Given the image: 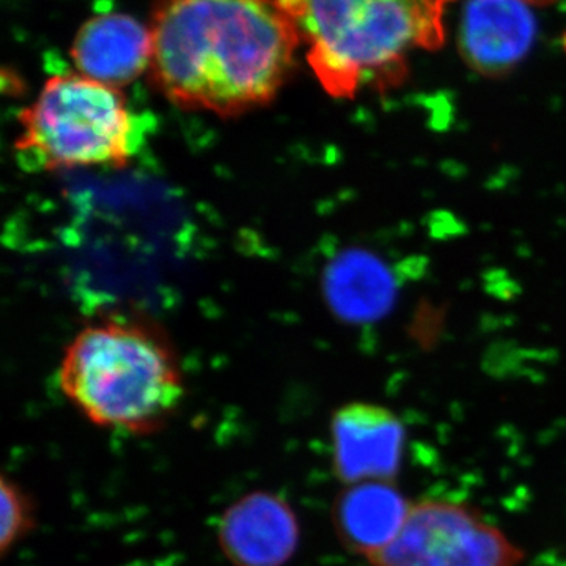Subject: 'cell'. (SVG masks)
Returning <instances> with one entry per match:
<instances>
[{
  "mask_svg": "<svg viewBox=\"0 0 566 566\" xmlns=\"http://www.w3.org/2000/svg\"><path fill=\"white\" fill-rule=\"evenodd\" d=\"M523 0H472L461 25V54L483 76H504L523 61L534 21Z\"/></svg>",
  "mask_w": 566,
  "mask_h": 566,
  "instance_id": "cell-9",
  "label": "cell"
},
{
  "mask_svg": "<svg viewBox=\"0 0 566 566\" xmlns=\"http://www.w3.org/2000/svg\"><path fill=\"white\" fill-rule=\"evenodd\" d=\"M453 0H281L319 85L334 98L398 87L416 52L447 40Z\"/></svg>",
  "mask_w": 566,
  "mask_h": 566,
  "instance_id": "cell-2",
  "label": "cell"
},
{
  "mask_svg": "<svg viewBox=\"0 0 566 566\" xmlns=\"http://www.w3.org/2000/svg\"><path fill=\"white\" fill-rule=\"evenodd\" d=\"M411 504L392 482L345 486L333 505V526L338 542L349 553L368 560L394 542Z\"/></svg>",
  "mask_w": 566,
  "mask_h": 566,
  "instance_id": "cell-10",
  "label": "cell"
},
{
  "mask_svg": "<svg viewBox=\"0 0 566 566\" xmlns=\"http://www.w3.org/2000/svg\"><path fill=\"white\" fill-rule=\"evenodd\" d=\"M523 2H526L527 6H549V3L556 2V0H523Z\"/></svg>",
  "mask_w": 566,
  "mask_h": 566,
  "instance_id": "cell-13",
  "label": "cell"
},
{
  "mask_svg": "<svg viewBox=\"0 0 566 566\" xmlns=\"http://www.w3.org/2000/svg\"><path fill=\"white\" fill-rule=\"evenodd\" d=\"M333 471L345 486L392 482L403 468L408 431L392 409L352 401L335 409L329 422Z\"/></svg>",
  "mask_w": 566,
  "mask_h": 566,
  "instance_id": "cell-6",
  "label": "cell"
},
{
  "mask_svg": "<svg viewBox=\"0 0 566 566\" xmlns=\"http://www.w3.org/2000/svg\"><path fill=\"white\" fill-rule=\"evenodd\" d=\"M148 28L156 87L222 117L273 102L303 48L281 0H155Z\"/></svg>",
  "mask_w": 566,
  "mask_h": 566,
  "instance_id": "cell-1",
  "label": "cell"
},
{
  "mask_svg": "<svg viewBox=\"0 0 566 566\" xmlns=\"http://www.w3.org/2000/svg\"><path fill=\"white\" fill-rule=\"evenodd\" d=\"M0 494H2L0 553L6 557L35 528L36 505L32 495L9 475H2L0 480Z\"/></svg>",
  "mask_w": 566,
  "mask_h": 566,
  "instance_id": "cell-12",
  "label": "cell"
},
{
  "mask_svg": "<svg viewBox=\"0 0 566 566\" xmlns=\"http://www.w3.org/2000/svg\"><path fill=\"white\" fill-rule=\"evenodd\" d=\"M57 379L85 420L132 436L164 430L185 397L169 342L153 327L118 319L82 329L66 346Z\"/></svg>",
  "mask_w": 566,
  "mask_h": 566,
  "instance_id": "cell-3",
  "label": "cell"
},
{
  "mask_svg": "<svg viewBox=\"0 0 566 566\" xmlns=\"http://www.w3.org/2000/svg\"><path fill=\"white\" fill-rule=\"evenodd\" d=\"M18 120L14 155L25 172L126 166L151 129L120 88L77 71L50 77Z\"/></svg>",
  "mask_w": 566,
  "mask_h": 566,
  "instance_id": "cell-4",
  "label": "cell"
},
{
  "mask_svg": "<svg viewBox=\"0 0 566 566\" xmlns=\"http://www.w3.org/2000/svg\"><path fill=\"white\" fill-rule=\"evenodd\" d=\"M526 551L476 506L447 497L412 502L390 545L371 566H520Z\"/></svg>",
  "mask_w": 566,
  "mask_h": 566,
  "instance_id": "cell-5",
  "label": "cell"
},
{
  "mask_svg": "<svg viewBox=\"0 0 566 566\" xmlns=\"http://www.w3.org/2000/svg\"><path fill=\"white\" fill-rule=\"evenodd\" d=\"M71 59L82 76L122 88L150 69V28L125 13L96 14L74 36Z\"/></svg>",
  "mask_w": 566,
  "mask_h": 566,
  "instance_id": "cell-8",
  "label": "cell"
},
{
  "mask_svg": "<svg viewBox=\"0 0 566 566\" xmlns=\"http://www.w3.org/2000/svg\"><path fill=\"white\" fill-rule=\"evenodd\" d=\"M327 303L352 323L381 318L392 308L397 283L385 262L374 253L346 251L327 268L324 275Z\"/></svg>",
  "mask_w": 566,
  "mask_h": 566,
  "instance_id": "cell-11",
  "label": "cell"
},
{
  "mask_svg": "<svg viewBox=\"0 0 566 566\" xmlns=\"http://www.w3.org/2000/svg\"><path fill=\"white\" fill-rule=\"evenodd\" d=\"M300 542L296 512L273 491L244 494L219 521V547L233 566H285Z\"/></svg>",
  "mask_w": 566,
  "mask_h": 566,
  "instance_id": "cell-7",
  "label": "cell"
}]
</instances>
